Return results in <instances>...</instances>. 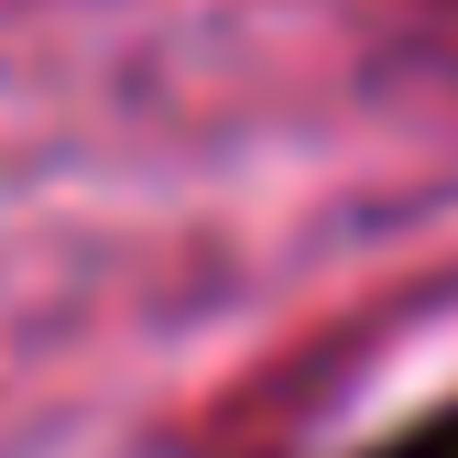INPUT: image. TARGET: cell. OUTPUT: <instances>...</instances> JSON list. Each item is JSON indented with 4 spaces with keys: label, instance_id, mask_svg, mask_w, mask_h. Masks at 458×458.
Returning <instances> with one entry per match:
<instances>
[{
    "label": "cell",
    "instance_id": "obj_1",
    "mask_svg": "<svg viewBox=\"0 0 458 458\" xmlns=\"http://www.w3.org/2000/svg\"><path fill=\"white\" fill-rule=\"evenodd\" d=\"M350 458H458V393L426 404V415H404V426H382V437L350 447Z\"/></svg>",
    "mask_w": 458,
    "mask_h": 458
}]
</instances>
